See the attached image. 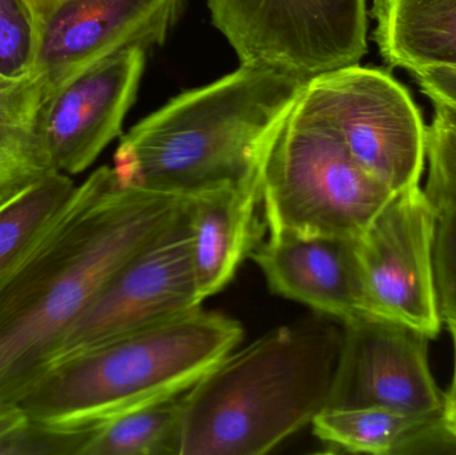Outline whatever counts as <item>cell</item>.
<instances>
[{
	"label": "cell",
	"instance_id": "obj_1",
	"mask_svg": "<svg viewBox=\"0 0 456 455\" xmlns=\"http://www.w3.org/2000/svg\"><path fill=\"white\" fill-rule=\"evenodd\" d=\"M187 197L131 189L102 166L0 282V410L47 373L56 349L107 282L162 234Z\"/></svg>",
	"mask_w": 456,
	"mask_h": 455
},
{
	"label": "cell",
	"instance_id": "obj_2",
	"mask_svg": "<svg viewBox=\"0 0 456 455\" xmlns=\"http://www.w3.org/2000/svg\"><path fill=\"white\" fill-rule=\"evenodd\" d=\"M307 80L241 63L134 126L115 151L112 170L122 186L182 197L263 175L273 139Z\"/></svg>",
	"mask_w": 456,
	"mask_h": 455
},
{
	"label": "cell",
	"instance_id": "obj_3",
	"mask_svg": "<svg viewBox=\"0 0 456 455\" xmlns=\"http://www.w3.org/2000/svg\"><path fill=\"white\" fill-rule=\"evenodd\" d=\"M343 323L318 314L232 350L183 395L179 455H260L329 408Z\"/></svg>",
	"mask_w": 456,
	"mask_h": 455
},
{
	"label": "cell",
	"instance_id": "obj_4",
	"mask_svg": "<svg viewBox=\"0 0 456 455\" xmlns=\"http://www.w3.org/2000/svg\"><path fill=\"white\" fill-rule=\"evenodd\" d=\"M239 321L203 307L53 365L18 403L29 421L90 430L187 392L243 338Z\"/></svg>",
	"mask_w": 456,
	"mask_h": 455
},
{
	"label": "cell",
	"instance_id": "obj_5",
	"mask_svg": "<svg viewBox=\"0 0 456 455\" xmlns=\"http://www.w3.org/2000/svg\"><path fill=\"white\" fill-rule=\"evenodd\" d=\"M394 195L334 131L292 109L263 174V219L270 237L358 240Z\"/></svg>",
	"mask_w": 456,
	"mask_h": 455
},
{
	"label": "cell",
	"instance_id": "obj_6",
	"mask_svg": "<svg viewBox=\"0 0 456 455\" xmlns=\"http://www.w3.org/2000/svg\"><path fill=\"white\" fill-rule=\"evenodd\" d=\"M294 110L334 131L395 194L419 184L428 126L411 93L390 72L354 64L315 75Z\"/></svg>",
	"mask_w": 456,
	"mask_h": 455
},
{
	"label": "cell",
	"instance_id": "obj_7",
	"mask_svg": "<svg viewBox=\"0 0 456 455\" xmlns=\"http://www.w3.org/2000/svg\"><path fill=\"white\" fill-rule=\"evenodd\" d=\"M208 8L240 63L310 79L367 53L366 0H208Z\"/></svg>",
	"mask_w": 456,
	"mask_h": 455
},
{
	"label": "cell",
	"instance_id": "obj_8",
	"mask_svg": "<svg viewBox=\"0 0 456 455\" xmlns=\"http://www.w3.org/2000/svg\"><path fill=\"white\" fill-rule=\"evenodd\" d=\"M202 305L184 206L181 215L99 291L61 339L50 369L99 345L189 314Z\"/></svg>",
	"mask_w": 456,
	"mask_h": 455
},
{
	"label": "cell",
	"instance_id": "obj_9",
	"mask_svg": "<svg viewBox=\"0 0 456 455\" xmlns=\"http://www.w3.org/2000/svg\"><path fill=\"white\" fill-rule=\"evenodd\" d=\"M436 206L415 184L396 192L356 240L364 293L371 317L441 333L434 285Z\"/></svg>",
	"mask_w": 456,
	"mask_h": 455
},
{
	"label": "cell",
	"instance_id": "obj_10",
	"mask_svg": "<svg viewBox=\"0 0 456 455\" xmlns=\"http://www.w3.org/2000/svg\"><path fill=\"white\" fill-rule=\"evenodd\" d=\"M32 2L39 26L35 72L51 93L111 53L163 45L183 5V0Z\"/></svg>",
	"mask_w": 456,
	"mask_h": 455
},
{
	"label": "cell",
	"instance_id": "obj_11",
	"mask_svg": "<svg viewBox=\"0 0 456 455\" xmlns=\"http://www.w3.org/2000/svg\"><path fill=\"white\" fill-rule=\"evenodd\" d=\"M428 338L404 323L363 317L343 323L329 408L393 409L442 414L444 393L428 365Z\"/></svg>",
	"mask_w": 456,
	"mask_h": 455
},
{
	"label": "cell",
	"instance_id": "obj_12",
	"mask_svg": "<svg viewBox=\"0 0 456 455\" xmlns=\"http://www.w3.org/2000/svg\"><path fill=\"white\" fill-rule=\"evenodd\" d=\"M144 63V48H125L51 93L43 110L42 134L56 170L69 176L83 173L122 134Z\"/></svg>",
	"mask_w": 456,
	"mask_h": 455
},
{
	"label": "cell",
	"instance_id": "obj_13",
	"mask_svg": "<svg viewBox=\"0 0 456 455\" xmlns=\"http://www.w3.org/2000/svg\"><path fill=\"white\" fill-rule=\"evenodd\" d=\"M249 258L273 294L342 323L371 317L356 240L278 235L263 240Z\"/></svg>",
	"mask_w": 456,
	"mask_h": 455
},
{
	"label": "cell",
	"instance_id": "obj_14",
	"mask_svg": "<svg viewBox=\"0 0 456 455\" xmlns=\"http://www.w3.org/2000/svg\"><path fill=\"white\" fill-rule=\"evenodd\" d=\"M263 175L187 198L192 267L203 302L224 290L263 242Z\"/></svg>",
	"mask_w": 456,
	"mask_h": 455
},
{
	"label": "cell",
	"instance_id": "obj_15",
	"mask_svg": "<svg viewBox=\"0 0 456 455\" xmlns=\"http://www.w3.org/2000/svg\"><path fill=\"white\" fill-rule=\"evenodd\" d=\"M322 443L347 453L374 455L456 451L442 414L419 416L393 409L326 408L311 422Z\"/></svg>",
	"mask_w": 456,
	"mask_h": 455
},
{
	"label": "cell",
	"instance_id": "obj_16",
	"mask_svg": "<svg viewBox=\"0 0 456 455\" xmlns=\"http://www.w3.org/2000/svg\"><path fill=\"white\" fill-rule=\"evenodd\" d=\"M372 18L374 40L391 66L456 67V0H374Z\"/></svg>",
	"mask_w": 456,
	"mask_h": 455
},
{
	"label": "cell",
	"instance_id": "obj_17",
	"mask_svg": "<svg viewBox=\"0 0 456 455\" xmlns=\"http://www.w3.org/2000/svg\"><path fill=\"white\" fill-rule=\"evenodd\" d=\"M50 95L37 72L18 80L0 77V203L58 171L42 134Z\"/></svg>",
	"mask_w": 456,
	"mask_h": 455
},
{
	"label": "cell",
	"instance_id": "obj_18",
	"mask_svg": "<svg viewBox=\"0 0 456 455\" xmlns=\"http://www.w3.org/2000/svg\"><path fill=\"white\" fill-rule=\"evenodd\" d=\"M184 393L102 422L80 455H179Z\"/></svg>",
	"mask_w": 456,
	"mask_h": 455
},
{
	"label": "cell",
	"instance_id": "obj_19",
	"mask_svg": "<svg viewBox=\"0 0 456 455\" xmlns=\"http://www.w3.org/2000/svg\"><path fill=\"white\" fill-rule=\"evenodd\" d=\"M77 184L55 171L0 203V282L39 242Z\"/></svg>",
	"mask_w": 456,
	"mask_h": 455
},
{
	"label": "cell",
	"instance_id": "obj_20",
	"mask_svg": "<svg viewBox=\"0 0 456 455\" xmlns=\"http://www.w3.org/2000/svg\"><path fill=\"white\" fill-rule=\"evenodd\" d=\"M39 26L32 0H0V77L18 80L34 74Z\"/></svg>",
	"mask_w": 456,
	"mask_h": 455
},
{
	"label": "cell",
	"instance_id": "obj_21",
	"mask_svg": "<svg viewBox=\"0 0 456 455\" xmlns=\"http://www.w3.org/2000/svg\"><path fill=\"white\" fill-rule=\"evenodd\" d=\"M428 183L425 191L436 207H456V118L436 107L428 126Z\"/></svg>",
	"mask_w": 456,
	"mask_h": 455
},
{
	"label": "cell",
	"instance_id": "obj_22",
	"mask_svg": "<svg viewBox=\"0 0 456 455\" xmlns=\"http://www.w3.org/2000/svg\"><path fill=\"white\" fill-rule=\"evenodd\" d=\"M434 285L442 323L456 321V207H436Z\"/></svg>",
	"mask_w": 456,
	"mask_h": 455
},
{
	"label": "cell",
	"instance_id": "obj_23",
	"mask_svg": "<svg viewBox=\"0 0 456 455\" xmlns=\"http://www.w3.org/2000/svg\"><path fill=\"white\" fill-rule=\"evenodd\" d=\"M90 430H61L45 427L27 418L15 432L0 441V455L75 454L80 455Z\"/></svg>",
	"mask_w": 456,
	"mask_h": 455
},
{
	"label": "cell",
	"instance_id": "obj_24",
	"mask_svg": "<svg viewBox=\"0 0 456 455\" xmlns=\"http://www.w3.org/2000/svg\"><path fill=\"white\" fill-rule=\"evenodd\" d=\"M411 75L434 107L456 118V67H428Z\"/></svg>",
	"mask_w": 456,
	"mask_h": 455
},
{
	"label": "cell",
	"instance_id": "obj_25",
	"mask_svg": "<svg viewBox=\"0 0 456 455\" xmlns=\"http://www.w3.org/2000/svg\"><path fill=\"white\" fill-rule=\"evenodd\" d=\"M452 334V345H454V374H452V385L447 393H444V408H442V422L444 430L450 435L456 445V321L446 323Z\"/></svg>",
	"mask_w": 456,
	"mask_h": 455
},
{
	"label": "cell",
	"instance_id": "obj_26",
	"mask_svg": "<svg viewBox=\"0 0 456 455\" xmlns=\"http://www.w3.org/2000/svg\"><path fill=\"white\" fill-rule=\"evenodd\" d=\"M27 416L18 405L0 410V441L4 440L11 433L26 424Z\"/></svg>",
	"mask_w": 456,
	"mask_h": 455
}]
</instances>
